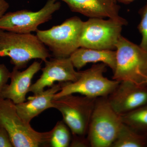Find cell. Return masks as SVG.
<instances>
[{"instance_id":"cell-8","label":"cell","mask_w":147,"mask_h":147,"mask_svg":"<svg viewBox=\"0 0 147 147\" xmlns=\"http://www.w3.org/2000/svg\"><path fill=\"white\" fill-rule=\"evenodd\" d=\"M127 24L123 20L91 18L84 22L80 47L97 50H113L121 36L123 26Z\"/></svg>"},{"instance_id":"cell-16","label":"cell","mask_w":147,"mask_h":147,"mask_svg":"<svg viewBox=\"0 0 147 147\" xmlns=\"http://www.w3.org/2000/svg\"><path fill=\"white\" fill-rule=\"evenodd\" d=\"M111 147H147V135L140 134L123 123Z\"/></svg>"},{"instance_id":"cell-7","label":"cell","mask_w":147,"mask_h":147,"mask_svg":"<svg viewBox=\"0 0 147 147\" xmlns=\"http://www.w3.org/2000/svg\"><path fill=\"white\" fill-rule=\"evenodd\" d=\"M96 98L73 94L53 99L54 108L57 109L71 134L86 136Z\"/></svg>"},{"instance_id":"cell-24","label":"cell","mask_w":147,"mask_h":147,"mask_svg":"<svg viewBox=\"0 0 147 147\" xmlns=\"http://www.w3.org/2000/svg\"><path fill=\"white\" fill-rule=\"evenodd\" d=\"M117 2H119L123 3L125 4H128L129 3L132 2L134 0H116Z\"/></svg>"},{"instance_id":"cell-23","label":"cell","mask_w":147,"mask_h":147,"mask_svg":"<svg viewBox=\"0 0 147 147\" xmlns=\"http://www.w3.org/2000/svg\"><path fill=\"white\" fill-rule=\"evenodd\" d=\"M9 7V4L5 0H0V18L5 14Z\"/></svg>"},{"instance_id":"cell-1","label":"cell","mask_w":147,"mask_h":147,"mask_svg":"<svg viewBox=\"0 0 147 147\" xmlns=\"http://www.w3.org/2000/svg\"><path fill=\"white\" fill-rule=\"evenodd\" d=\"M0 57H8L14 67L25 68L33 59L46 62L51 55L36 35L0 29Z\"/></svg>"},{"instance_id":"cell-19","label":"cell","mask_w":147,"mask_h":147,"mask_svg":"<svg viewBox=\"0 0 147 147\" xmlns=\"http://www.w3.org/2000/svg\"><path fill=\"white\" fill-rule=\"evenodd\" d=\"M141 21L138 28L142 35V40L139 46L147 52V2L141 10Z\"/></svg>"},{"instance_id":"cell-22","label":"cell","mask_w":147,"mask_h":147,"mask_svg":"<svg viewBox=\"0 0 147 147\" xmlns=\"http://www.w3.org/2000/svg\"><path fill=\"white\" fill-rule=\"evenodd\" d=\"M8 132L3 127L0 125V147H13Z\"/></svg>"},{"instance_id":"cell-4","label":"cell","mask_w":147,"mask_h":147,"mask_svg":"<svg viewBox=\"0 0 147 147\" xmlns=\"http://www.w3.org/2000/svg\"><path fill=\"white\" fill-rule=\"evenodd\" d=\"M107 97L96 100L87 134L90 147H111L122 125L120 115L110 105Z\"/></svg>"},{"instance_id":"cell-6","label":"cell","mask_w":147,"mask_h":147,"mask_svg":"<svg viewBox=\"0 0 147 147\" xmlns=\"http://www.w3.org/2000/svg\"><path fill=\"white\" fill-rule=\"evenodd\" d=\"M106 66L101 63L93 65L90 68L81 71L80 77L75 82L61 83V90L55 94L53 99L75 93L94 98L108 96L120 82L110 80L104 76Z\"/></svg>"},{"instance_id":"cell-10","label":"cell","mask_w":147,"mask_h":147,"mask_svg":"<svg viewBox=\"0 0 147 147\" xmlns=\"http://www.w3.org/2000/svg\"><path fill=\"white\" fill-rule=\"evenodd\" d=\"M39 79L31 85L29 92L37 94L44 90L45 87H51L55 82H75L80 77L81 71L75 70L69 57L56 58L45 62Z\"/></svg>"},{"instance_id":"cell-5","label":"cell","mask_w":147,"mask_h":147,"mask_svg":"<svg viewBox=\"0 0 147 147\" xmlns=\"http://www.w3.org/2000/svg\"><path fill=\"white\" fill-rule=\"evenodd\" d=\"M84 23L79 17L74 16L48 30H38L36 35L55 57H69L80 47Z\"/></svg>"},{"instance_id":"cell-3","label":"cell","mask_w":147,"mask_h":147,"mask_svg":"<svg viewBox=\"0 0 147 147\" xmlns=\"http://www.w3.org/2000/svg\"><path fill=\"white\" fill-rule=\"evenodd\" d=\"M116 53L113 79L147 84V52L121 35L116 44Z\"/></svg>"},{"instance_id":"cell-21","label":"cell","mask_w":147,"mask_h":147,"mask_svg":"<svg viewBox=\"0 0 147 147\" xmlns=\"http://www.w3.org/2000/svg\"><path fill=\"white\" fill-rule=\"evenodd\" d=\"M11 72L5 65L0 64V93L10 78Z\"/></svg>"},{"instance_id":"cell-11","label":"cell","mask_w":147,"mask_h":147,"mask_svg":"<svg viewBox=\"0 0 147 147\" xmlns=\"http://www.w3.org/2000/svg\"><path fill=\"white\" fill-rule=\"evenodd\" d=\"M107 97L116 113L124 115L147 103V84L122 81Z\"/></svg>"},{"instance_id":"cell-25","label":"cell","mask_w":147,"mask_h":147,"mask_svg":"<svg viewBox=\"0 0 147 147\" xmlns=\"http://www.w3.org/2000/svg\"><path fill=\"white\" fill-rule=\"evenodd\" d=\"M146 83H147V82H146Z\"/></svg>"},{"instance_id":"cell-20","label":"cell","mask_w":147,"mask_h":147,"mask_svg":"<svg viewBox=\"0 0 147 147\" xmlns=\"http://www.w3.org/2000/svg\"><path fill=\"white\" fill-rule=\"evenodd\" d=\"M71 143L69 147H90L88 140L86 136H81L72 134Z\"/></svg>"},{"instance_id":"cell-12","label":"cell","mask_w":147,"mask_h":147,"mask_svg":"<svg viewBox=\"0 0 147 147\" xmlns=\"http://www.w3.org/2000/svg\"><path fill=\"white\" fill-rule=\"evenodd\" d=\"M41 68V63L38 61H34L22 71L13 67L11 72L10 84H7L3 88L0 93V98L10 99L15 104L26 101L32 80Z\"/></svg>"},{"instance_id":"cell-15","label":"cell","mask_w":147,"mask_h":147,"mask_svg":"<svg viewBox=\"0 0 147 147\" xmlns=\"http://www.w3.org/2000/svg\"><path fill=\"white\" fill-rule=\"evenodd\" d=\"M69 57L74 67L78 70L90 63H104L112 69L113 72L116 68V50H97L80 47Z\"/></svg>"},{"instance_id":"cell-9","label":"cell","mask_w":147,"mask_h":147,"mask_svg":"<svg viewBox=\"0 0 147 147\" xmlns=\"http://www.w3.org/2000/svg\"><path fill=\"white\" fill-rule=\"evenodd\" d=\"M61 7L60 2L57 0H47L38 11L23 9L8 12L0 18V29L17 33L36 32L40 25L52 19L53 14Z\"/></svg>"},{"instance_id":"cell-14","label":"cell","mask_w":147,"mask_h":147,"mask_svg":"<svg viewBox=\"0 0 147 147\" xmlns=\"http://www.w3.org/2000/svg\"><path fill=\"white\" fill-rule=\"evenodd\" d=\"M61 83L54 84L48 89L29 96L26 102L16 104L18 115L25 122L30 123L32 119L45 110L54 108V95L61 90Z\"/></svg>"},{"instance_id":"cell-2","label":"cell","mask_w":147,"mask_h":147,"mask_svg":"<svg viewBox=\"0 0 147 147\" xmlns=\"http://www.w3.org/2000/svg\"><path fill=\"white\" fill-rule=\"evenodd\" d=\"M0 125L8 132L13 147L50 146L52 130L44 132L35 130L18 115L16 104L10 99L0 98Z\"/></svg>"},{"instance_id":"cell-13","label":"cell","mask_w":147,"mask_h":147,"mask_svg":"<svg viewBox=\"0 0 147 147\" xmlns=\"http://www.w3.org/2000/svg\"><path fill=\"white\" fill-rule=\"evenodd\" d=\"M66 3L73 12L91 18L123 20L119 15L120 6L116 0H57Z\"/></svg>"},{"instance_id":"cell-18","label":"cell","mask_w":147,"mask_h":147,"mask_svg":"<svg viewBox=\"0 0 147 147\" xmlns=\"http://www.w3.org/2000/svg\"><path fill=\"white\" fill-rule=\"evenodd\" d=\"M69 128L63 121H59L52 129L50 146L52 147H68L71 136Z\"/></svg>"},{"instance_id":"cell-17","label":"cell","mask_w":147,"mask_h":147,"mask_svg":"<svg viewBox=\"0 0 147 147\" xmlns=\"http://www.w3.org/2000/svg\"><path fill=\"white\" fill-rule=\"evenodd\" d=\"M120 116L123 123L140 134L147 135V103Z\"/></svg>"}]
</instances>
